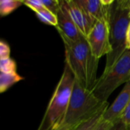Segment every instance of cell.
Returning <instances> with one entry per match:
<instances>
[{
    "mask_svg": "<svg viewBox=\"0 0 130 130\" xmlns=\"http://www.w3.org/2000/svg\"><path fill=\"white\" fill-rule=\"evenodd\" d=\"M74 83L75 77L66 64L37 130H56L60 126L67 112Z\"/></svg>",
    "mask_w": 130,
    "mask_h": 130,
    "instance_id": "3",
    "label": "cell"
},
{
    "mask_svg": "<svg viewBox=\"0 0 130 130\" xmlns=\"http://www.w3.org/2000/svg\"><path fill=\"white\" fill-rule=\"evenodd\" d=\"M23 2L24 5L32 9L35 13L45 9L43 5L41 2V0H25Z\"/></svg>",
    "mask_w": 130,
    "mask_h": 130,
    "instance_id": "17",
    "label": "cell"
},
{
    "mask_svg": "<svg viewBox=\"0 0 130 130\" xmlns=\"http://www.w3.org/2000/svg\"><path fill=\"white\" fill-rule=\"evenodd\" d=\"M108 108V107H107ZM103 110L101 112H99L98 113H97L94 117H93L92 118H91L90 120H87L86 122H85L83 124H82L77 129L75 130H94V128L97 126V125L100 123V121L102 120L103 118V114L104 113V111L107 110Z\"/></svg>",
    "mask_w": 130,
    "mask_h": 130,
    "instance_id": "14",
    "label": "cell"
},
{
    "mask_svg": "<svg viewBox=\"0 0 130 130\" xmlns=\"http://www.w3.org/2000/svg\"><path fill=\"white\" fill-rule=\"evenodd\" d=\"M87 40L94 56L100 59L103 56L111 53L110 29L108 21H98L87 37Z\"/></svg>",
    "mask_w": 130,
    "mask_h": 130,
    "instance_id": "6",
    "label": "cell"
},
{
    "mask_svg": "<svg viewBox=\"0 0 130 130\" xmlns=\"http://www.w3.org/2000/svg\"><path fill=\"white\" fill-rule=\"evenodd\" d=\"M113 125V123L108 122L102 118V120L100 121V123L97 125V126L94 128V130H109L112 126Z\"/></svg>",
    "mask_w": 130,
    "mask_h": 130,
    "instance_id": "19",
    "label": "cell"
},
{
    "mask_svg": "<svg viewBox=\"0 0 130 130\" xmlns=\"http://www.w3.org/2000/svg\"><path fill=\"white\" fill-rule=\"evenodd\" d=\"M109 107L101 102L92 91L85 89L75 79L74 87L66 116L56 130H75L87 120Z\"/></svg>",
    "mask_w": 130,
    "mask_h": 130,
    "instance_id": "2",
    "label": "cell"
},
{
    "mask_svg": "<svg viewBox=\"0 0 130 130\" xmlns=\"http://www.w3.org/2000/svg\"><path fill=\"white\" fill-rule=\"evenodd\" d=\"M38 19L42 21L43 23L48 24V25H52L54 26L55 27H57L58 25V21H57V17L50 11L46 10V8L38 11L36 13Z\"/></svg>",
    "mask_w": 130,
    "mask_h": 130,
    "instance_id": "13",
    "label": "cell"
},
{
    "mask_svg": "<svg viewBox=\"0 0 130 130\" xmlns=\"http://www.w3.org/2000/svg\"><path fill=\"white\" fill-rule=\"evenodd\" d=\"M85 11L96 21H108L113 0H75Z\"/></svg>",
    "mask_w": 130,
    "mask_h": 130,
    "instance_id": "10",
    "label": "cell"
},
{
    "mask_svg": "<svg viewBox=\"0 0 130 130\" xmlns=\"http://www.w3.org/2000/svg\"><path fill=\"white\" fill-rule=\"evenodd\" d=\"M129 23V8L123 4V0L114 1L111 5L108 18L112 51L107 56L106 65L102 74L107 73L126 50V33Z\"/></svg>",
    "mask_w": 130,
    "mask_h": 130,
    "instance_id": "4",
    "label": "cell"
},
{
    "mask_svg": "<svg viewBox=\"0 0 130 130\" xmlns=\"http://www.w3.org/2000/svg\"><path fill=\"white\" fill-rule=\"evenodd\" d=\"M130 81V50L126 49L110 70L98 78L92 92L101 102H107L110 95L122 84Z\"/></svg>",
    "mask_w": 130,
    "mask_h": 130,
    "instance_id": "5",
    "label": "cell"
},
{
    "mask_svg": "<svg viewBox=\"0 0 130 130\" xmlns=\"http://www.w3.org/2000/svg\"><path fill=\"white\" fill-rule=\"evenodd\" d=\"M66 3L76 26L87 38L97 21L85 11L75 0H66Z\"/></svg>",
    "mask_w": 130,
    "mask_h": 130,
    "instance_id": "9",
    "label": "cell"
},
{
    "mask_svg": "<svg viewBox=\"0 0 130 130\" xmlns=\"http://www.w3.org/2000/svg\"><path fill=\"white\" fill-rule=\"evenodd\" d=\"M0 71L3 73H16L17 64L15 61L11 57L0 59Z\"/></svg>",
    "mask_w": 130,
    "mask_h": 130,
    "instance_id": "15",
    "label": "cell"
},
{
    "mask_svg": "<svg viewBox=\"0 0 130 130\" xmlns=\"http://www.w3.org/2000/svg\"><path fill=\"white\" fill-rule=\"evenodd\" d=\"M42 4L43 5L44 8L54 14L55 15L57 14L60 9V1L58 0H41Z\"/></svg>",
    "mask_w": 130,
    "mask_h": 130,
    "instance_id": "16",
    "label": "cell"
},
{
    "mask_svg": "<svg viewBox=\"0 0 130 130\" xmlns=\"http://www.w3.org/2000/svg\"><path fill=\"white\" fill-rule=\"evenodd\" d=\"M65 46L66 64L71 69L75 79L85 89L92 91L97 83L99 59L91 52L85 37L72 41L60 36Z\"/></svg>",
    "mask_w": 130,
    "mask_h": 130,
    "instance_id": "1",
    "label": "cell"
},
{
    "mask_svg": "<svg viewBox=\"0 0 130 130\" xmlns=\"http://www.w3.org/2000/svg\"><path fill=\"white\" fill-rule=\"evenodd\" d=\"M22 5H24L23 1L2 0L0 1V14L2 17L8 15Z\"/></svg>",
    "mask_w": 130,
    "mask_h": 130,
    "instance_id": "12",
    "label": "cell"
},
{
    "mask_svg": "<svg viewBox=\"0 0 130 130\" xmlns=\"http://www.w3.org/2000/svg\"><path fill=\"white\" fill-rule=\"evenodd\" d=\"M126 49L130 50V23L127 30V33H126Z\"/></svg>",
    "mask_w": 130,
    "mask_h": 130,
    "instance_id": "22",
    "label": "cell"
},
{
    "mask_svg": "<svg viewBox=\"0 0 130 130\" xmlns=\"http://www.w3.org/2000/svg\"><path fill=\"white\" fill-rule=\"evenodd\" d=\"M130 103V81L126 82L113 103L108 107L103 114V119L114 123L121 117Z\"/></svg>",
    "mask_w": 130,
    "mask_h": 130,
    "instance_id": "8",
    "label": "cell"
},
{
    "mask_svg": "<svg viewBox=\"0 0 130 130\" xmlns=\"http://www.w3.org/2000/svg\"><path fill=\"white\" fill-rule=\"evenodd\" d=\"M10 46L8 44L3 41H0V59L10 58Z\"/></svg>",
    "mask_w": 130,
    "mask_h": 130,
    "instance_id": "18",
    "label": "cell"
},
{
    "mask_svg": "<svg viewBox=\"0 0 130 130\" xmlns=\"http://www.w3.org/2000/svg\"><path fill=\"white\" fill-rule=\"evenodd\" d=\"M109 130H130V126L126 125L121 120L115 122Z\"/></svg>",
    "mask_w": 130,
    "mask_h": 130,
    "instance_id": "20",
    "label": "cell"
},
{
    "mask_svg": "<svg viewBox=\"0 0 130 130\" xmlns=\"http://www.w3.org/2000/svg\"><path fill=\"white\" fill-rule=\"evenodd\" d=\"M121 120L123 122H124L126 125L130 126V103L128 105V107H126V110L124 111V113L121 117Z\"/></svg>",
    "mask_w": 130,
    "mask_h": 130,
    "instance_id": "21",
    "label": "cell"
},
{
    "mask_svg": "<svg viewBox=\"0 0 130 130\" xmlns=\"http://www.w3.org/2000/svg\"><path fill=\"white\" fill-rule=\"evenodd\" d=\"M56 17L58 25L56 28L60 36H64L72 41H78L82 38L85 37L74 22L66 6V0L60 1V9L57 13Z\"/></svg>",
    "mask_w": 130,
    "mask_h": 130,
    "instance_id": "7",
    "label": "cell"
},
{
    "mask_svg": "<svg viewBox=\"0 0 130 130\" xmlns=\"http://www.w3.org/2000/svg\"><path fill=\"white\" fill-rule=\"evenodd\" d=\"M23 77L16 73H3L0 74V92L3 93L9 89L12 85L23 80Z\"/></svg>",
    "mask_w": 130,
    "mask_h": 130,
    "instance_id": "11",
    "label": "cell"
}]
</instances>
